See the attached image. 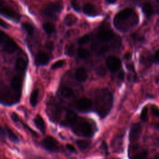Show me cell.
<instances>
[{
	"label": "cell",
	"mask_w": 159,
	"mask_h": 159,
	"mask_svg": "<svg viewBox=\"0 0 159 159\" xmlns=\"http://www.w3.org/2000/svg\"><path fill=\"white\" fill-rule=\"evenodd\" d=\"M6 136L8 139L13 143H18L19 139L17 135L14 133V132L7 125H4V127H1V137L2 138L3 137Z\"/></svg>",
	"instance_id": "10"
},
{
	"label": "cell",
	"mask_w": 159,
	"mask_h": 159,
	"mask_svg": "<svg viewBox=\"0 0 159 159\" xmlns=\"http://www.w3.org/2000/svg\"><path fill=\"white\" fill-rule=\"evenodd\" d=\"M1 14L7 19H9L14 22H18L20 19V15L14 11L11 7H9L6 6H3L1 2L0 7Z\"/></svg>",
	"instance_id": "7"
},
{
	"label": "cell",
	"mask_w": 159,
	"mask_h": 159,
	"mask_svg": "<svg viewBox=\"0 0 159 159\" xmlns=\"http://www.w3.org/2000/svg\"><path fill=\"white\" fill-rule=\"evenodd\" d=\"M134 12L131 8H125L119 11L116 14V16L114 18V25L115 27L119 30L120 27L124 24V21H126L127 19L130 18L134 16Z\"/></svg>",
	"instance_id": "3"
},
{
	"label": "cell",
	"mask_w": 159,
	"mask_h": 159,
	"mask_svg": "<svg viewBox=\"0 0 159 159\" xmlns=\"http://www.w3.org/2000/svg\"><path fill=\"white\" fill-rule=\"evenodd\" d=\"M90 37L88 35H84L78 40V43L79 45H83L88 43L89 41Z\"/></svg>",
	"instance_id": "32"
},
{
	"label": "cell",
	"mask_w": 159,
	"mask_h": 159,
	"mask_svg": "<svg viewBox=\"0 0 159 159\" xmlns=\"http://www.w3.org/2000/svg\"><path fill=\"white\" fill-rule=\"evenodd\" d=\"M114 36V32L111 30L102 29L97 32L98 39L102 42H107L112 39Z\"/></svg>",
	"instance_id": "12"
},
{
	"label": "cell",
	"mask_w": 159,
	"mask_h": 159,
	"mask_svg": "<svg viewBox=\"0 0 159 159\" xmlns=\"http://www.w3.org/2000/svg\"><path fill=\"white\" fill-rule=\"evenodd\" d=\"M65 64V61L64 60H58L56 62H55L52 65L51 68L52 70H56L57 68L62 67Z\"/></svg>",
	"instance_id": "31"
},
{
	"label": "cell",
	"mask_w": 159,
	"mask_h": 159,
	"mask_svg": "<svg viewBox=\"0 0 159 159\" xmlns=\"http://www.w3.org/2000/svg\"><path fill=\"white\" fill-rule=\"evenodd\" d=\"M65 53L67 55L70 56V57L73 56V55L75 53V46L73 44H71L66 48Z\"/></svg>",
	"instance_id": "33"
},
{
	"label": "cell",
	"mask_w": 159,
	"mask_h": 159,
	"mask_svg": "<svg viewBox=\"0 0 159 159\" xmlns=\"http://www.w3.org/2000/svg\"><path fill=\"white\" fill-rule=\"evenodd\" d=\"M131 57H132V53H130V52L125 53L124 55V58L125 60H130L131 58Z\"/></svg>",
	"instance_id": "45"
},
{
	"label": "cell",
	"mask_w": 159,
	"mask_h": 159,
	"mask_svg": "<svg viewBox=\"0 0 159 159\" xmlns=\"http://www.w3.org/2000/svg\"><path fill=\"white\" fill-rule=\"evenodd\" d=\"M76 144L81 150H84L89 147L91 142L86 140H78L76 141Z\"/></svg>",
	"instance_id": "22"
},
{
	"label": "cell",
	"mask_w": 159,
	"mask_h": 159,
	"mask_svg": "<svg viewBox=\"0 0 159 159\" xmlns=\"http://www.w3.org/2000/svg\"><path fill=\"white\" fill-rule=\"evenodd\" d=\"M151 111L152 114L155 116L156 117H159V107L155 106V104L152 105L151 106Z\"/></svg>",
	"instance_id": "35"
},
{
	"label": "cell",
	"mask_w": 159,
	"mask_h": 159,
	"mask_svg": "<svg viewBox=\"0 0 159 159\" xmlns=\"http://www.w3.org/2000/svg\"><path fill=\"white\" fill-rule=\"evenodd\" d=\"M124 74H125V73H124V72L122 70H121V71L119 73V74H118V75H117V77H118V78H119V80L123 81V80H124V76H125Z\"/></svg>",
	"instance_id": "44"
},
{
	"label": "cell",
	"mask_w": 159,
	"mask_h": 159,
	"mask_svg": "<svg viewBox=\"0 0 159 159\" xmlns=\"http://www.w3.org/2000/svg\"><path fill=\"white\" fill-rule=\"evenodd\" d=\"M78 117L75 112L71 110H68L66 112L64 124L70 126L77 119Z\"/></svg>",
	"instance_id": "16"
},
{
	"label": "cell",
	"mask_w": 159,
	"mask_h": 159,
	"mask_svg": "<svg viewBox=\"0 0 159 159\" xmlns=\"http://www.w3.org/2000/svg\"><path fill=\"white\" fill-rule=\"evenodd\" d=\"M22 29L24 30V32H25L29 35L32 36L34 32V27L28 22H22L21 24Z\"/></svg>",
	"instance_id": "23"
},
{
	"label": "cell",
	"mask_w": 159,
	"mask_h": 159,
	"mask_svg": "<svg viewBox=\"0 0 159 159\" xmlns=\"http://www.w3.org/2000/svg\"><path fill=\"white\" fill-rule=\"evenodd\" d=\"M92 106V101L87 98H82L76 102L77 109L81 112H86L90 109Z\"/></svg>",
	"instance_id": "11"
},
{
	"label": "cell",
	"mask_w": 159,
	"mask_h": 159,
	"mask_svg": "<svg viewBox=\"0 0 159 159\" xmlns=\"http://www.w3.org/2000/svg\"><path fill=\"white\" fill-rule=\"evenodd\" d=\"M126 68H127V70H129L130 71H134V65L133 63L126 64Z\"/></svg>",
	"instance_id": "43"
},
{
	"label": "cell",
	"mask_w": 159,
	"mask_h": 159,
	"mask_svg": "<svg viewBox=\"0 0 159 159\" xmlns=\"http://www.w3.org/2000/svg\"><path fill=\"white\" fill-rule=\"evenodd\" d=\"M21 123H22V125L24 126V128H25V129H27L30 132V133L33 136L36 137H38V134H37L35 130H32V129H31L30 127H29L26 124H24V122H21Z\"/></svg>",
	"instance_id": "34"
},
{
	"label": "cell",
	"mask_w": 159,
	"mask_h": 159,
	"mask_svg": "<svg viewBox=\"0 0 159 159\" xmlns=\"http://www.w3.org/2000/svg\"><path fill=\"white\" fill-rule=\"evenodd\" d=\"M102 147L103 148V149L104 150V151L106 152H107V145H106V143L105 142H102Z\"/></svg>",
	"instance_id": "46"
},
{
	"label": "cell",
	"mask_w": 159,
	"mask_h": 159,
	"mask_svg": "<svg viewBox=\"0 0 159 159\" xmlns=\"http://www.w3.org/2000/svg\"><path fill=\"white\" fill-rule=\"evenodd\" d=\"M116 2V1H106V2L109 4H114Z\"/></svg>",
	"instance_id": "47"
},
{
	"label": "cell",
	"mask_w": 159,
	"mask_h": 159,
	"mask_svg": "<svg viewBox=\"0 0 159 159\" xmlns=\"http://www.w3.org/2000/svg\"><path fill=\"white\" fill-rule=\"evenodd\" d=\"M43 29L44 31L48 34H51L55 32V28L54 25L49 22H45L43 24Z\"/></svg>",
	"instance_id": "26"
},
{
	"label": "cell",
	"mask_w": 159,
	"mask_h": 159,
	"mask_svg": "<svg viewBox=\"0 0 159 159\" xmlns=\"http://www.w3.org/2000/svg\"><path fill=\"white\" fill-rule=\"evenodd\" d=\"M42 148L51 152H57L60 150V145L58 141L51 136L44 138L40 143Z\"/></svg>",
	"instance_id": "6"
},
{
	"label": "cell",
	"mask_w": 159,
	"mask_h": 159,
	"mask_svg": "<svg viewBox=\"0 0 159 159\" xmlns=\"http://www.w3.org/2000/svg\"><path fill=\"white\" fill-rule=\"evenodd\" d=\"M27 66V63L22 58H18L15 62V69L17 71H24Z\"/></svg>",
	"instance_id": "20"
},
{
	"label": "cell",
	"mask_w": 159,
	"mask_h": 159,
	"mask_svg": "<svg viewBox=\"0 0 159 159\" xmlns=\"http://www.w3.org/2000/svg\"><path fill=\"white\" fill-rule=\"evenodd\" d=\"M0 25L2 27L4 28V29H8L9 27V25L7 23H6V22H4L2 19H1L0 20Z\"/></svg>",
	"instance_id": "42"
},
{
	"label": "cell",
	"mask_w": 159,
	"mask_h": 159,
	"mask_svg": "<svg viewBox=\"0 0 159 159\" xmlns=\"http://www.w3.org/2000/svg\"><path fill=\"white\" fill-rule=\"evenodd\" d=\"M49 61V57L45 53L39 52L35 57V64L36 66L45 65Z\"/></svg>",
	"instance_id": "13"
},
{
	"label": "cell",
	"mask_w": 159,
	"mask_h": 159,
	"mask_svg": "<svg viewBox=\"0 0 159 159\" xmlns=\"http://www.w3.org/2000/svg\"><path fill=\"white\" fill-rule=\"evenodd\" d=\"M83 11L85 14L89 16H94L98 15L97 9L95 6L89 2L84 4L83 6Z\"/></svg>",
	"instance_id": "14"
},
{
	"label": "cell",
	"mask_w": 159,
	"mask_h": 159,
	"mask_svg": "<svg viewBox=\"0 0 159 159\" xmlns=\"http://www.w3.org/2000/svg\"><path fill=\"white\" fill-rule=\"evenodd\" d=\"M96 112L101 117H104L110 111L113 101L112 94L107 89L100 90L96 96Z\"/></svg>",
	"instance_id": "1"
},
{
	"label": "cell",
	"mask_w": 159,
	"mask_h": 159,
	"mask_svg": "<svg viewBox=\"0 0 159 159\" xmlns=\"http://www.w3.org/2000/svg\"><path fill=\"white\" fill-rule=\"evenodd\" d=\"M109 50V47L107 45H102L98 49V53L102 54L106 53Z\"/></svg>",
	"instance_id": "36"
},
{
	"label": "cell",
	"mask_w": 159,
	"mask_h": 159,
	"mask_svg": "<svg viewBox=\"0 0 159 159\" xmlns=\"http://www.w3.org/2000/svg\"><path fill=\"white\" fill-rule=\"evenodd\" d=\"M70 127L75 134L81 137H91L95 133L93 125L84 118L78 117Z\"/></svg>",
	"instance_id": "2"
},
{
	"label": "cell",
	"mask_w": 159,
	"mask_h": 159,
	"mask_svg": "<svg viewBox=\"0 0 159 159\" xmlns=\"http://www.w3.org/2000/svg\"><path fill=\"white\" fill-rule=\"evenodd\" d=\"M77 55L80 58H87L89 57V52L82 47H80L77 49Z\"/></svg>",
	"instance_id": "28"
},
{
	"label": "cell",
	"mask_w": 159,
	"mask_h": 159,
	"mask_svg": "<svg viewBox=\"0 0 159 159\" xmlns=\"http://www.w3.org/2000/svg\"><path fill=\"white\" fill-rule=\"evenodd\" d=\"M106 64L107 68L112 72L116 71L121 66L120 60L115 56H109L106 60Z\"/></svg>",
	"instance_id": "8"
},
{
	"label": "cell",
	"mask_w": 159,
	"mask_h": 159,
	"mask_svg": "<svg viewBox=\"0 0 159 159\" xmlns=\"http://www.w3.org/2000/svg\"><path fill=\"white\" fill-rule=\"evenodd\" d=\"M39 96L38 89H34L30 94V103L32 106L35 107L37 103V98Z\"/></svg>",
	"instance_id": "24"
},
{
	"label": "cell",
	"mask_w": 159,
	"mask_h": 159,
	"mask_svg": "<svg viewBox=\"0 0 159 159\" xmlns=\"http://www.w3.org/2000/svg\"><path fill=\"white\" fill-rule=\"evenodd\" d=\"M140 119L143 122H147L148 120V107L147 106H145L143 107L141 113H140Z\"/></svg>",
	"instance_id": "29"
},
{
	"label": "cell",
	"mask_w": 159,
	"mask_h": 159,
	"mask_svg": "<svg viewBox=\"0 0 159 159\" xmlns=\"http://www.w3.org/2000/svg\"><path fill=\"white\" fill-rule=\"evenodd\" d=\"M152 61L154 63L159 64V50H157L155 53V54L153 57V58H152Z\"/></svg>",
	"instance_id": "37"
},
{
	"label": "cell",
	"mask_w": 159,
	"mask_h": 159,
	"mask_svg": "<svg viewBox=\"0 0 159 159\" xmlns=\"http://www.w3.org/2000/svg\"><path fill=\"white\" fill-rule=\"evenodd\" d=\"M96 73L99 76H104L106 73V70L103 65H99L95 69Z\"/></svg>",
	"instance_id": "30"
},
{
	"label": "cell",
	"mask_w": 159,
	"mask_h": 159,
	"mask_svg": "<svg viewBox=\"0 0 159 159\" xmlns=\"http://www.w3.org/2000/svg\"><path fill=\"white\" fill-rule=\"evenodd\" d=\"M142 9L143 12L147 17H150L153 13V9L152 5L151 3H150L148 2L143 3L142 6Z\"/></svg>",
	"instance_id": "19"
},
{
	"label": "cell",
	"mask_w": 159,
	"mask_h": 159,
	"mask_svg": "<svg viewBox=\"0 0 159 159\" xmlns=\"http://www.w3.org/2000/svg\"><path fill=\"white\" fill-rule=\"evenodd\" d=\"M62 8L63 6L60 2H50L44 7L43 13L45 16L54 19L57 17V14L61 12Z\"/></svg>",
	"instance_id": "5"
},
{
	"label": "cell",
	"mask_w": 159,
	"mask_h": 159,
	"mask_svg": "<svg viewBox=\"0 0 159 159\" xmlns=\"http://www.w3.org/2000/svg\"><path fill=\"white\" fill-rule=\"evenodd\" d=\"M142 131V127L140 123H135L133 124L130 127V132H129V141L132 143L135 141H137L141 134Z\"/></svg>",
	"instance_id": "9"
},
{
	"label": "cell",
	"mask_w": 159,
	"mask_h": 159,
	"mask_svg": "<svg viewBox=\"0 0 159 159\" xmlns=\"http://www.w3.org/2000/svg\"><path fill=\"white\" fill-rule=\"evenodd\" d=\"M147 151L142 150L139 153L129 156V159H147Z\"/></svg>",
	"instance_id": "25"
},
{
	"label": "cell",
	"mask_w": 159,
	"mask_h": 159,
	"mask_svg": "<svg viewBox=\"0 0 159 159\" xmlns=\"http://www.w3.org/2000/svg\"><path fill=\"white\" fill-rule=\"evenodd\" d=\"M22 86V80L17 76L12 78L11 81V86L14 91H19Z\"/></svg>",
	"instance_id": "18"
},
{
	"label": "cell",
	"mask_w": 159,
	"mask_h": 159,
	"mask_svg": "<svg viewBox=\"0 0 159 159\" xmlns=\"http://www.w3.org/2000/svg\"><path fill=\"white\" fill-rule=\"evenodd\" d=\"M71 5L72 7L73 8V9L75 11H76V12H80V7L79 4H78L76 2L71 1Z\"/></svg>",
	"instance_id": "39"
},
{
	"label": "cell",
	"mask_w": 159,
	"mask_h": 159,
	"mask_svg": "<svg viewBox=\"0 0 159 159\" xmlns=\"http://www.w3.org/2000/svg\"><path fill=\"white\" fill-rule=\"evenodd\" d=\"M76 20H77L76 17L74 16L73 14H68L64 17V23L66 25L70 26V25H72L73 24H75Z\"/></svg>",
	"instance_id": "21"
},
{
	"label": "cell",
	"mask_w": 159,
	"mask_h": 159,
	"mask_svg": "<svg viewBox=\"0 0 159 159\" xmlns=\"http://www.w3.org/2000/svg\"><path fill=\"white\" fill-rule=\"evenodd\" d=\"M36 127L41 132L42 134H45V123L41 116L37 114L33 120Z\"/></svg>",
	"instance_id": "15"
},
{
	"label": "cell",
	"mask_w": 159,
	"mask_h": 159,
	"mask_svg": "<svg viewBox=\"0 0 159 159\" xmlns=\"http://www.w3.org/2000/svg\"><path fill=\"white\" fill-rule=\"evenodd\" d=\"M45 47H47V49H48L49 50H52V49L53 48V43L51 41L48 42L46 44H45Z\"/></svg>",
	"instance_id": "41"
},
{
	"label": "cell",
	"mask_w": 159,
	"mask_h": 159,
	"mask_svg": "<svg viewBox=\"0 0 159 159\" xmlns=\"http://www.w3.org/2000/svg\"><path fill=\"white\" fill-rule=\"evenodd\" d=\"M11 119L15 122V123H17V122H20V120L19 117V116H17V114L15 112H12L11 114Z\"/></svg>",
	"instance_id": "38"
},
{
	"label": "cell",
	"mask_w": 159,
	"mask_h": 159,
	"mask_svg": "<svg viewBox=\"0 0 159 159\" xmlns=\"http://www.w3.org/2000/svg\"><path fill=\"white\" fill-rule=\"evenodd\" d=\"M0 40L2 50L4 52L8 53H11L16 50L17 48L16 43L2 31H1L0 32Z\"/></svg>",
	"instance_id": "4"
},
{
	"label": "cell",
	"mask_w": 159,
	"mask_h": 159,
	"mask_svg": "<svg viewBox=\"0 0 159 159\" xmlns=\"http://www.w3.org/2000/svg\"><path fill=\"white\" fill-rule=\"evenodd\" d=\"M66 147L67 150H68L69 152H70L75 153V152H76L75 147H74L73 145H71V144H68V143L66 144Z\"/></svg>",
	"instance_id": "40"
},
{
	"label": "cell",
	"mask_w": 159,
	"mask_h": 159,
	"mask_svg": "<svg viewBox=\"0 0 159 159\" xmlns=\"http://www.w3.org/2000/svg\"><path fill=\"white\" fill-rule=\"evenodd\" d=\"M75 79L80 82H83L86 80L88 78V75L86 70L83 67L78 68L75 74Z\"/></svg>",
	"instance_id": "17"
},
{
	"label": "cell",
	"mask_w": 159,
	"mask_h": 159,
	"mask_svg": "<svg viewBox=\"0 0 159 159\" xmlns=\"http://www.w3.org/2000/svg\"><path fill=\"white\" fill-rule=\"evenodd\" d=\"M33 159H41V158H33Z\"/></svg>",
	"instance_id": "49"
},
{
	"label": "cell",
	"mask_w": 159,
	"mask_h": 159,
	"mask_svg": "<svg viewBox=\"0 0 159 159\" xmlns=\"http://www.w3.org/2000/svg\"><path fill=\"white\" fill-rule=\"evenodd\" d=\"M73 90L67 86L63 87L61 89V94L65 98H70L73 94Z\"/></svg>",
	"instance_id": "27"
},
{
	"label": "cell",
	"mask_w": 159,
	"mask_h": 159,
	"mask_svg": "<svg viewBox=\"0 0 159 159\" xmlns=\"http://www.w3.org/2000/svg\"><path fill=\"white\" fill-rule=\"evenodd\" d=\"M157 128H158V129H159V122H158V123H157Z\"/></svg>",
	"instance_id": "48"
}]
</instances>
